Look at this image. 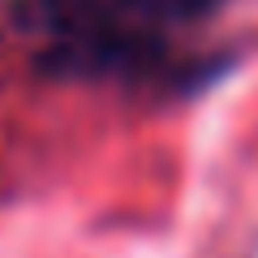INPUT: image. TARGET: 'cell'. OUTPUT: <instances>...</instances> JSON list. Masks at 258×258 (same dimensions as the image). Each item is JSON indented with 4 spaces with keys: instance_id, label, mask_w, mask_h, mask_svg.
<instances>
[{
    "instance_id": "cell-1",
    "label": "cell",
    "mask_w": 258,
    "mask_h": 258,
    "mask_svg": "<svg viewBox=\"0 0 258 258\" xmlns=\"http://www.w3.org/2000/svg\"><path fill=\"white\" fill-rule=\"evenodd\" d=\"M224 0H18L13 22L22 30L56 39H82V35H159L164 26L207 18Z\"/></svg>"
},
{
    "instance_id": "cell-2",
    "label": "cell",
    "mask_w": 258,
    "mask_h": 258,
    "mask_svg": "<svg viewBox=\"0 0 258 258\" xmlns=\"http://www.w3.org/2000/svg\"><path fill=\"white\" fill-rule=\"evenodd\" d=\"M164 60V39L159 35H82V39H56L43 47L39 69L69 82H91V78H138L151 74Z\"/></svg>"
}]
</instances>
